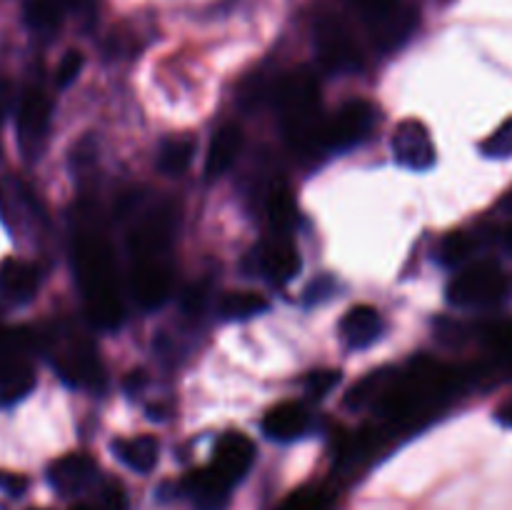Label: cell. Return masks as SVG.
<instances>
[{
    "instance_id": "18",
    "label": "cell",
    "mask_w": 512,
    "mask_h": 510,
    "mask_svg": "<svg viewBox=\"0 0 512 510\" xmlns=\"http://www.w3.org/2000/svg\"><path fill=\"white\" fill-rule=\"evenodd\" d=\"M113 450L130 470H135V473H150V470L158 465L160 445L153 435H138V438L115 440Z\"/></svg>"
},
{
    "instance_id": "21",
    "label": "cell",
    "mask_w": 512,
    "mask_h": 510,
    "mask_svg": "<svg viewBox=\"0 0 512 510\" xmlns=\"http://www.w3.org/2000/svg\"><path fill=\"white\" fill-rule=\"evenodd\" d=\"M65 0H28L25 5V23L35 33H50L63 23Z\"/></svg>"
},
{
    "instance_id": "25",
    "label": "cell",
    "mask_w": 512,
    "mask_h": 510,
    "mask_svg": "<svg viewBox=\"0 0 512 510\" xmlns=\"http://www.w3.org/2000/svg\"><path fill=\"white\" fill-rule=\"evenodd\" d=\"M330 498L328 493L318 488H300L295 493H290L288 498L283 500L280 510H328Z\"/></svg>"
},
{
    "instance_id": "19",
    "label": "cell",
    "mask_w": 512,
    "mask_h": 510,
    "mask_svg": "<svg viewBox=\"0 0 512 510\" xmlns=\"http://www.w3.org/2000/svg\"><path fill=\"white\" fill-rule=\"evenodd\" d=\"M40 273L35 265L25 263V260H8L0 268V288L8 298L13 300H28L30 295L38 290Z\"/></svg>"
},
{
    "instance_id": "27",
    "label": "cell",
    "mask_w": 512,
    "mask_h": 510,
    "mask_svg": "<svg viewBox=\"0 0 512 510\" xmlns=\"http://www.w3.org/2000/svg\"><path fill=\"white\" fill-rule=\"evenodd\" d=\"M478 250V240L473 238V235L468 233H453L448 240L443 243V260L448 265H455V263H463V260H468L470 255Z\"/></svg>"
},
{
    "instance_id": "33",
    "label": "cell",
    "mask_w": 512,
    "mask_h": 510,
    "mask_svg": "<svg viewBox=\"0 0 512 510\" xmlns=\"http://www.w3.org/2000/svg\"><path fill=\"white\" fill-rule=\"evenodd\" d=\"M498 238H500V245H503L505 253L512 255V223H508L503 230H500Z\"/></svg>"
},
{
    "instance_id": "29",
    "label": "cell",
    "mask_w": 512,
    "mask_h": 510,
    "mask_svg": "<svg viewBox=\"0 0 512 510\" xmlns=\"http://www.w3.org/2000/svg\"><path fill=\"white\" fill-rule=\"evenodd\" d=\"M338 380V370H315V373H310L308 380H305V388H308V395H313V398H325V395L338 385Z\"/></svg>"
},
{
    "instance_id": "9",
    "label": "cell",
    "mask_w": 512,
    "mask_h": 510,
    "mask_svg": "<svg viewBox=\"0 0 512 510\" xmlns=\"http://www.w3.org/2000/svg\"><path fill=\"white\" fill-rule=\"evenodd\" d=\"M98 478V465L93 458L83 453H70L65 458L55 460L48 470V480L60 495L73 498V495H83L90 490V485Z\"/></svg>"
},
{
    "instance_id": "15",
    "label": "cell",
    "mask_w": 512,
    "mask_h": 510,
    "mask_svg": "<svg viewBox=\"0 0 512 510\" xmlns=\"http://www.w3.org/2000/svg\"><path fill=\"white\" fill-rule=\"evenodd\" d=\"M308 413L300 403H280L263 418V433L275 440H293L308 430Z\"/></svg>"
},
{
    "instance_id": "13",
    "label": "cell",
    "mask_w": 512,
    "mask_h": 510,
    "mask_svg": "<svg viewBox=\"0 0 512 510\" xmlns=\"http://www.w3.org/2000/svg\"><path fill=\"white\" fill-rule=\"evenodd\" d=\"M183 488L198 510H223L225 503H228V495L233 485L225 483V480L208 465V468L190 473L188 478H185Z\"/></svg>"
},
{
    "instance_id": "31",
    "label": "cell",
    "mask_w": 512,
    "mask_h": 510,
    "mask_svg": "<svg viewBox=\"0 0 512 510\" xmlns=\"http://www.w3.org/2000/svg\"><path fill=\"white\" fill-rule=\"evenodd\" d=\"M93 510H128V500H125L123 488L118 483L108 485L100 495L98 503L93 505Z\"/></svg>"
},
{
    "instance_id": "30",
    "label": "cell",
    "mask_w": 512,
    "mask_h": 510,
    "mask_svg": "<svg viewBox=\"0 0 512 510\" xmlns=\"http://www.w3.org/2000/svg\"><path fill=\"white\" fill-rule=\"evenodd\" d=\"M80 70H83V55L70 50V53H65L63 60L58 63V70H55V83H58L60 88H68V85L78 78Z\"/></svg>"
},
{
    "instance_id": "24",
    "label": "cell",
    "mask_w": 512,
    "mask_h": 510,
    "mask_svg": "<svg viewBox=\"0 0 512 510\" xmlns=\"http://www.w3.org/2000/svg\"><path fill=\"white\" fill-rule=\"evenodd\" d=\"M268 215H270V223H273V228L280 230V233H288V230L295 225V220H298L295 200L285 185H278V188H273V193H270Z\"/></svg>"
},
{
    "instance_id": "35",
    "label": "cell",
    "mask_w": 512,
    "mask_h": 510,
    "mask_svg": "<svg viewBox=\"0 0 512 510\" xmlns=\"http://www.w3.org/2000/svg\"><path fill=\"white\" fill-rule=\"evenodd\" d=\"M5 110H8V90L5 85H0V118L5 115Z\"/></svg>"
},
{
    "instance_id": "36",
    "label": "cell",
    "mask_w": 512,
    "mask_h": 510,
    "mask_svg": "<svg viewBox=\"0 0 512 510\" xmlns=\"http://www.w3.org/2000/svg\"><path fill=\"white\" fill-rule=\"evenodd\" d=\"M70 510H93V505H88V503H85V505H75V508H70Z\"/></svg>"
},
{
    "instance_id": "5",
    "label": "cell",
    "mask_w": 512,
    "mask_h": 510,
    "mask_svg": "<svg viewBox=\"0 0 512 510\" xmlns=\"http://www.w3.org/2000/svg\"><path fill=\"white\" fill-rule=\"evenodd\" d=\"M315 45L325 68L335 73H353L363 65L358 43L340 15H323L315 23Z\"/></svg>"
},
{
    "instance_id": "1",
    "label": "cell",
    "mask_w": 512,
    "mask_h": 510,
    "mask_svg": "<svg viewBox=\"0 0 512 510\" xmlns=\"http://www.w3.org/2000/svg\"><path fill=\"white\" fill-rule=\"evenodd\" d=\"M75 273L83 288L88 313L100 328H115L123 320L118 280L110 245L100 235H80L75 245Z\"/></svg>"
},
{
    "instance_id": "12",
    "label": "cell",
    "mask_w": 512,
    "mask_h": 510,
    "mask_svg": "<svg viewBox=\"0 0 512 510\" xmlns=\"http://www.w3.org/2000/svg\"><path fill=\"white\" fill-rule=\"evenodd\" d=\"M58 370L68 383L83 385V388H95V385L103 383V368H100L98 353L88 343H78L65 350Z\"/></svg>"
},
{
    "instance_id": "16",
    "label": "cell",
    "mask_w": 512,
    "mask_h": 510,
    "mask_svg": "<svg viewBox=\"0 0 512 510\" xmlns=\"http://www.w3.org/2000/svg\"><path fill=\"white\" fill-rule=\"evenodd\" d=\"M240 148H243V133H240L238 125H223L213 135V140H210L208 158H205V173L210 178L223 175L235 163V158L240 155Z\"/></svg>"
},
{
    "instance_id": "28",
    "label": "cell",
    "mask_w": 512,
    "mask_h": 510,
    "mask_svg": "<svg viewBox=\"0 0 512 510\" xmlns=\"http://www.w3.org/2000/svg\"><path fill=\"white\" fill-rule=\"evenodd\" d=\"M483 153L488 155V158H512V118L505 120V123L485 140Z\"/></svg>"
},
{
    "instance_id": "4",
    "label": "cell",
    "mask_w": 512,
    "mask_h": 510,
    "mask_svg": "<svg viewBox=\"0 0 512 510\" xmlns=\"http://www.w3.org/2000/svg\"><path fill=\"white\" fill-rule=\"evenodd\" d=\"M380 50H393L413 33L415 15L400 0H353Z\"/></svg>"
},
{
    "instance_id": "17",
    "label": "cell",
    "mask_w": 512,
    "mask_h": 510,
    "mask_svg": "<svg viewBox=\"0 0 512 510\" xmlns=\"http://www.w3.org/2000/svg\"><path fill=\"white\" fill-rule=\"evenodd\" d=\"M260 265H263L265 275L275 283H288L300 273V255L298 248L290 243L288 238H278L273 243L265 245L263 255H260Z\"/></svg>"
},
{
    "instance_id": "6",
    "label": "cell",
    "mask_w": 512,
    "mask_h": 510,
    "mask_svg": "<svg viewBox=\"0 0 512 510\" xmlns=\"http://www.w3.org/2000/svg\"><path fill=\"white\" fill-rule=\"evenodd\" d=\"M375 123V108L368 100H350L323 123L320 145L330 150H348L363 143Z\"/></svg>"
},
{
    "instance_id": "32",
    "label": "cell",
    "mask_w": 512,
    "mask_h": 510,
    "mask_svg": "<svg viewBox=\"0 0 512 510\" xmlns=\"http://www.w3.org/2000/svg\"><path fill=\"white\" fill-rule=\"evenodd\" d=\"M0 488L10 495H20L25 488H28V480L23 475H13V473H0Z\"/></svg>"
},
{
    "instance_id": "20",
    "label": "cell",
    "mask_w": 512,
    "mask_h": 510,
    "mask_svg": "<svg viewBox=\"0 0 512 510\" xmlns=\"http://www.w3.org/2000/svg\"><path fill=\"white\" fill-rule=\"evenodd\" d=\"M33 385L30 368L13 353H0V395L3 400H18Z\"/></svg>"
},
{
    "instance_id": "7",
    "label": "cell",
    "mask_w": 512,
    "mask_h": 510,
    "mask_svg": "<svg viewBox=\"0 0 512 510\" xmlns=\"http://www.w3.org/2000/svg\"><path fill=\"white\" fill-rule=\"evenodd\" d=\"M393 155L403 168L428 170L435 165V145L420 120H403L393 133Z\"/></svg>"
},
{
    "instance_id": "10",
    "label": "cell",
    "mask_w": 512,
    "mask_h": 510,
    "mask_svg": "<svg viewBox=\"0 0 512 510\" xmlns=\"http://www.w3.org/2000/svg\"><path fill=\"white\" fill-rule=\"evenodd\" d=\"M50 123V98L43 88H28L18 108V135L20 145L33 153L45 138Z\"/></svg>"
},
{
    "instance_id": "2",
    "label": "cell",
    "mask_w": 512,
    "mask_h": 510,
    "mask_svg": "<svg viewBox=\"0 0 512 510\" xmlns=\"http://www.w3.org/2000/svg\"><path fill=\"white\" fill-rule=\"evenodd\" d=\"M280 120L285 135L295 148H313L320 143L323 123H320V85L308 68H298L285 75L275 88Z\"/></svg>"
},
{
    "instance_id": "34",
    "label": "cell",
    "mask_w": 512,
    "mask_h": 510,
    "mask_svg": "<svg viewBox=\"0 0 512 510\" xmlns=\"http://www.w3.org/2000/svg\"><path fill=\"white\" fill-rule=\"evenodd\" d=\"M498 418L503 420L505 425H512V400L510 403H505L503 408H500V413H498Z\"/></svg>"
},
{
    "instance_id": "11",
    "label": "cell",
    "mask_w": 512,
    "mask_h": 510,
    "mask_svg": "<svg viewBox=\"0 0 512 510\" xmlns=\"http://www.w3.org/2000/svg\"><path fill=\"white\" fill-rule=\"evenodd\" d=\"M135 300L143 308H155L170 293V270L160 260H138L130 278Z\"/></svg>"
},
{
    "instance_id": "8",
    "label": "cell",
    "mask_w": 512,
    "mask_h": 510,
    "mask_svg": "<svg viewBox=\"0 0 512 510\" xmlns=\"http://www.w3.org/2000/svg\"><path fill=\"white\" fill-rule=\"evenodd\" d=\"M255 460V445L243 433H225L215 445V455L210 468L228 485L240 483Z\"/></svg>"
},
{
    "instance_id": "26",
    "label": "cell",
    "mask_w": 512,
    "mask_h": 510,
    "mask_svg": "<svg viewBox=\"0 0 512 510\" xmlns=\"http://www.w3.org/2000/svg\"><path fill=\"white\" fill-rule=\"evenodd\" d=\"M488 340V348L500 363H512V320H505V323L493 325L485 335Z\"/></svg>"
},
{
    "instance_id": "14",
    "label": "cell",
    "mask_w": 512,
    "mask_h": 510,
    "mask_svg": "<svg viewBox=\"0 0 512 510\" xmlns=\"http://www.w3.org/2000/svg\"><path fill=\"white\" fill-rule=\"evenodd\" d=\"M383 333V318L370 305H355L340 320V335L350 348H368Z\"/></svg>"
},
{
    "instance_id": "22",
    "label": "cell",
    "mask_w": 512,
    "mask_h": 510,
    "mask_svg": "<svg viewBox=\"0 0 512 510\" xmlns=\"http://www.w3.org/2000/svg\"><path fill=\"white\" fill-rule=\"evenodd\" d=\"M195 155L193 138H170L158 150V168L168 175H180Z\"/></svg>"
},
{
    "instance_id": "23",
    "label": "cell",
    "mask_w": 512,
    "mask_h": 510,
    "mask_svg": "<svg viewBox=\"0 0 512 510\" xmlns=\"http://www.w3.org/2000/svg\"><path fill=\"white\" fill-rule=\"evenodd\" d=\"M268 310V300L258 293H250V290H240V293H228L220 300V313L223 318L230 320H245L260 315Z\"/></svg>"
},
{
    "instance_id": "3",
    "label": "cell",
    "mask_w": 512,
    "mask_h": 510,
    "mask_svg": "<svg viewBox=\"0 0 512 510\" xmlns=\"http://www.w3.org/2000/svg\"><path fill=\"white\" fill-rule=\"evenodd\" d=\"M512 295V275L495 263H473L448 288L450 303L458 308H495Z\"/></svg>"
}]
</instances>
